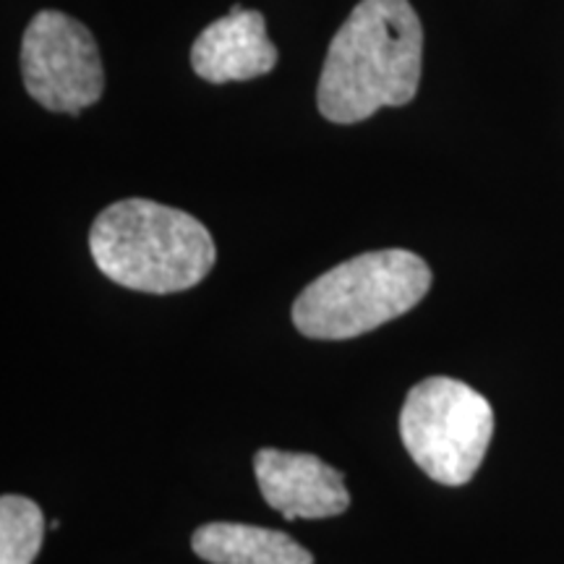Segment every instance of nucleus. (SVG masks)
Listing matches in <instances>:
<instances>
[{
    "mask_svg": "<svg viewBox=\"0 0 564 564\" xmlns=\"http://www.w3.org/2000/svg\"><path fill=\"white\" fill-rule=\"evenodd\" d=\"M423 26L411 0H361L329 42L316 105L327 121L350 126L415 97Z\"/></svg>",
    "mask_w": 564,
    "mask_h": 564,
    "instance_id": "obj_1",
    "label": "nucleus"
},
{
    "mask_svg": "<svg viewBox=\"0 0 564 564\" xmlns=\"http://www.w3.org/2000/svg\"><path fill=\"white\" fill-rule=\"evenodd\" d=\"M21 79L34 102L79 116L102 97L105 68L97 42L82 21L40 11L21 40Z\"/></svg>",
    "mask_w": 564,
    "mask_h": 564,
    "instance_id": "obj_5",
    "label": "nucleus"
},
{
    "mask_svg": "<svg viewBox=\"0 0 564 564\" xmlns=\"http://www.w3.org/2000/svg\"><path fill=\"white\" fill-rule=\"evenodd\" d=\"M278 47L267 37V21L259 11L232 6L196 37L192 68L209 84L249 82L278 66Z\"/></svg>",
    "mask_w": 564,
    "mask_h": 564,
    "instance_id": "obj_7",
    "label": "nucleus"
},
{
    "mask_svg": "<svg viewBox=\"0 0 564 564\" xmlns=\"http://www.w3.org/2000/svg\"><path fill=\"white\" fill-rule=\"evenodd\" d=\"M259 491L285 520H324L350 507L345 478L333 465L308 453L264 447L253 457Z\"/></svg>",
    "mask_w": 564,
    "mask_h": 564,
    "instance_id": "obj_6",
    "label": "nucleus"
},
{
    "mask_svg": "<svg viewBox=\"0 0 564 564\" xmlns=\"http://www.w3.org/2000/svg\"><path fill=\"white\" fill-rule=\"evenodd\" d=\"M432 282L429 264L413 251L358 253L303 288L293 324L312 340H352L419 306Z\"/></svg>",
    "mask_w": 564,
    "mask_h": 564,
    "instance_id": "obj_3",
    "label": "nucleus"
},
{
    "mask_svg": "<svg viewBox=\"0 0 564 564\" xmlns=\"http://www.w3.org/2000/svg\"><path fill=\"white\" fill-rule=\"evenodd\" d=\"M45 539V514L32 499L3 494L0 499V564H32Z\"/></svg>",
    "mask_w": 564,
    "mask_h": 564,
    "instance_id": "obj_9",
    "label": "nucleus"
},
{
    "mask_svg": "<svg viewBox=\"0 0 564 564\" xmlns=\"http://www.w3.org/2000/svg\"><path fill=\"white\" fill-rule=\"evenodd\" d=\"M89 251L105 278L139 293H181L215 267L209 230L188 212L152 199L105 207L89 230Z\"/></svg>",
    "mask_w": 564,
    "mask_h": 564,
    "instance_id": "obj_2",
    "label": "nucleus"
},
{
    "mask_svg": "<svg viewBox=\"0 0 564 564\" xmlns=\"http://www.w3.org/2000/svg\"><path fill=\"white\" fill-rule=\"evenodd\" d=\"M192 549L209 564H314L312 552L288 533L246 523L196 528Z\"/></svg>",
    "mask_w": 564,
    "mask_h": 564,
    "instance_id": "obj_8",
    "label": "nucleus"
},
{
    "mask_svg": "<svg viewBox=\"0 0 564 564\" xmlns=\"http://www.w3.org/2000/svg\"><path fill=\"white\" fill-rule=\"evenodd\" d=\"M400 436L432 481L465 486L478 474L491 444V403L460 379L429 377L408 392Z\"/></svg>",
    "mask_w": 564,
    "mask_h": 564,
    "instance_id": "obj_4",
    "label": "nucleus"
}]
</instances>
